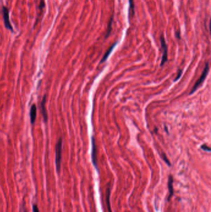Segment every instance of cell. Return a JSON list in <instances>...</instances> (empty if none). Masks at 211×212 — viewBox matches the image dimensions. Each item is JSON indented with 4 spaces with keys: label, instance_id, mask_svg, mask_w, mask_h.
I'll return each mask as SVG.
<instances>
[{
    "label": "cell",
    "instance_id": "obj_1",
    "mask_svg": "<svg viewBox=\"0 0 211 212\" xmlns=\"http://www.w3.org/2000/svg\"><path fill=\"white\" fill-rule=\"evenodd\" d=\"M62 147H63V140L60 137L55 145V165L58 173L60 172L61 159H62Z\"/></svg>",
    "mask_w": 211,
    "mask_h": 212
},
{
    "label": "cell",
    "instance_id": "obj_12",
    "mask_svg": "<svg viewBox=\"0 0 211 212\" xmlns=\"http://www.w3.org/2000/svg\"><path fill=\"white\" fill-rule=\"evenodd\" d=\"M113 15H112V16L110 18V19L108 22V26H107V33L105 34V38L107 39L109 37V36L110 35L111 32H112V24H113Z\"/></svg>",
    "mask_w": 211,
    "mask_h": 212
},
{
    "label": "cell",
    "instance_id": "obj_10",
    "mask_svg": "<svg viewBox=\"0 0 211 212\" xmlns=\"http://www.w3.org/2000/svg\"><path fill=\"white\" fill-rule=\"evenodd\" d=\"M110 193H111V187H110V184H108L107 188V191H106V202H107V209H108V212H112V209H111V206H110Z\"/></svg>",
    "mask_w": 211,
    "mask_h": 212
},
{
    "label": "cell",
    "instance_id": "obj_18",
    "mask_svg": "<svg viewBox=\"0 0 211 212\" xmlns=\"http://www.w3.org/2000/svg\"><path fill=\"white\" fill-rule=\"evenodd\" d=\"M60 212H61V211H60Z\"/></svg>",
    "mask_w": 211,
    "mask_h": 212
},
{
    "label": "cell",
    "instance_id": "obj_16",
    "mask_svg": "<svg viewBox=\"0 0 211 212\" xmlns=\"http://www.w3.org/2000/svg\"><path fill=\"white\" fill-rule=\"evenodd\" d=\"M32 212H40L39 208L36 204H34L32 206Z\"/></svg>",
    "mask_w": 211,
    "mask_h": 212
},
{
    "label": "cell",
    "instance_id": "obj_5",
    "mask_svg": "<svg viewBox=\"0 0 211 212\" xmlns=\"http://www.w3.org/2000/svg\"><path fill=\"white\" fill-rule=\"evenodd\" d=\"M92 161L93 163L94 166L96 169V170L99 172V168L97 166V146L95 141V139L94 136L92 137Z\"/></svg>",
    "mask_w": 211,
    "mask_h": 212
},
{
    "label": "cell",
    "instance_id": "obj_14",
    "mask_svg": "<svg viewBox=\"0 0 211 212\" xmlns=\"http://www.w3.org/2000/svg\"><path fill=\"white\" fill-rule=\"evenodd\" d=\"M200 148H201V149H203L204 151H208V152H210V148L208 146H207V145H202L200 146Z\"/></svg>",
    "mask_w": 211,
    "mask_h": 212
},
{
    "label": "cell",
    "instance_id": "obj_9",
    "mask_svg": "<svg viewBox=\"0 0 211 212\" xmlns=\"http://www.w3.org/2000/svg\"><path fill=\"white\" fill-rule=\"evenodd\" d=\"M118 44V42H115L108 50H107V51L105 52V55H103V58H102V60H101V61H100V63H104L107 60V58H108V57H109V55L111 54V53H112V52L113 51V50L114 49V48H115V47L116 45V44Z\"/></svg>",
    "mask_w": 211,
    "mask_h": 212
},
{
    "label": "cell",
    "instance_id": "obj_15",
    "mask_svg": "<svg viewBox=\"0 0 211 212\" xmlns=\"http://www.w3.org/2000/svg\"><path fill=\"white\" fill-rule=\"evenodd\" d=\"M181 74H182V70H179V71L178 72V75H177L176 77L175 78V79L174 80V81H176L177 80H178L180 78V77L181 76Z\"/></svg>",
    "mask_w": 211,
    "mask_h": 212
},
{
    "label": "cell",
    "instance_id": "obj_13",
    "mask_svg": "<svg viewBox=\"0 0 211 212\" xmlns=\"http://www.w3.org/2000/svg\"><path fill=\"white\" fill-rule=\"evenodd\" d=\"M162 155L163 159V160H164V161L166 162V164H167L168 166H171V164H170V161H169L168 159L167 158V156L165 155V154H164V153H162Z\"/></svg>",
    "mask_w": 211,
    "mask_h": 212
},
{
    "label": "cell",
    "instance_id": "obj_17",
    "mask_svg": "<svg viewBox=\"0 0 211 212\" xmlns=\"http://www.w3.org/2000/svg\"><path fill=\"white\" fill-rule=\"evenodd\" d=\"M176 37H177L178 39H180V36H179V31H178V32L176 33Z\"/></svg>",
    "mask_w": 211,
    "mask_h": 212
},
{
    "label": "cell",
    "instance_id": "obj_3",
    "mask_svg": "<svg viewBox=\"0 0 211 212\" xmlns=\"http://www.w3.org/2000/svg\"><path fill=\"white\" fill-rule=\"evenodd\" d=\"M160 44H161V47L163 50V55H162V58L161 60L160 63V66H163L168 60V47L167 45L165 42V38L162 34L160 37Z\"/></svg>",
    "mask_w": 211,
    "mask_h": 212
},
{
    "label": "cell",
    "instance_id": "obj_7",
    "mask_svg": "<svg viewBox=\"0 0 211 212\" xmlns=\"http://www.w3.org/2000/svg\"><path fill=\"white\" fill-rule=\"evenodd\" d=\"M37 118V106L36 104H32L30 110V119L31 123L34 125Z\"/></svg>",
    "mask_w": 211,
    "mask_h": 212
},
{
    "label": "cell",
    "instance_id": "obj_6",
    "mask_svg": "<svg viewBox=\"0 0 211 212\" xmlns=\"http://www.w3.org/2000/svg\"><path fill=\"white\" fill-rule=\"evenodd\" d=\"M46 101H47V96L44 95L40 103V107H41V111H42V114L43 115L44 120L45 123H47L48 121V114H47V109L45 107Z\"/></svg>",
    "mask_w": 211,
    "mask_h": 212
},
{
    "label": "cell",
    "instance_id": "obj_8",
    "mask_svg": "<svg viewBox=\"0 0 211 212\" xmlns=\"http://www.w3.org/2000/svg\"><path fill=\"white\" fill-rule=\"evenodd\" d=\"M168 191H169L168 201H170V200L171 198L173 195V178L172 175H169L168 181Z\"/></svg>",
    "mask_w": 211,
    "mask_h": 212
},
{
    "label": "cell",
    "instance_id": "obj_11",
    "mask_svg": "<svg viewBox=\"0 0 211 212\" xmlns=\"http://www.w3.org/2000/svg\"><path fill=\"white\" fill-rule=\"evenodd\" d=\"M129 11H128V19L129 21H130V15L132 16V17L134 15V0H129Z\"/></svg>",
    "mask_w": 211,
    "mask_h": 212
},
{
    "label": "cell",
    "instance_id": "obj_2",
    "mask_svg": "<svg viewBox=\"0 0 211 212\" xmlns=\"http://www.w3.org/2000/svg\"><path fill=\"white\" fill-rule=\"evenodd\" d=\"M209 62H207L205 65V67H204V69L203 70V72L202 73V75H200V78L198 79V80L196 82V83L194 84L192 89H191L189 94H192L195 91H196V90L197 89V88H199V86L203 83V81L205 80V79L207 77V75L208 74V72H209Z\"/></svg>",
    "mask_w": 211,
    "mask_h": 212
},
{
    "label": "cell",
    "instance_id": "obj_4",
    "mask_svg": "<svg viewBox=\"0 0 211 212\" xmlns=\"http://www.w3.org/2000/svg\"><path fill=\"white\" fill-rule=\"evenodd\" d=\"M3 20L5 28L11 31L12 32H14L13 28L11 24L10 20V11L8 8L6 6L3 7Z\"/></svg>",
    "mask_w": 211,
    "mask_h": 212
}]
</instances>
